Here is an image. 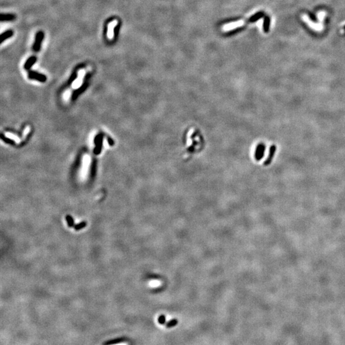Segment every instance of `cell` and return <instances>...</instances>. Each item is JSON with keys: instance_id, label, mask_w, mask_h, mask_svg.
<instances>
[{"instance_id": "6da1fadb", "label": "cell", "mask_w": 345, "mask_h": 345, "mask_svg": "<svg viewBox=\"0 0 345 345\" xmlns=\"http://www.w3.org/2000/svg\"><path fill=\"white\" fill-rule=\"evenodd\" d=\"M265 149L266 146L264 143H259L257 145L255 153V157L256 160L259 161V160L263 159V157H264L265 152Z\"/></svg>"}, {"instance_id": "7a4b0ae2", "label": "cell", "mask_w": 345, "mask_h": 345, "mask_svg": "<svg viewBox=\"0 0 345 345\" xmlns=\"http://www.w3.org/2000/svg\"><path fill=\"white\" fill-rule=\"evenodd\" d=\"M276 150H277V147L276 145L275 144L272 145L269 150L268 156V157H267V159L265 160V161L264 162V164H263L264 166H268L269 164H271L272 160H273V158L274 157L275 153H276Z\"/></svg>"}, {"instance_id": "3957f363", "label": "cell", "mask_w": 345, "mask_h": 345, "mask_svg": "<svg viewBox=\"0 0 345 345\" xmlns=\"http://www.w3.org/2000/svg\"><path fill=\"white\" fill-rule=\"evenodd\" d=\"M118 21L116 20H114L113 21L110 22L108 25V37L109 39H113L114 37V29L116 25H117Z\"/></svg>"}, {"instance_id": "277c9868", "label": "cell", "mask_w": 345, "mask_h": 345, "mask_svg": "<svg viewBox=\"0 0 345 345\" xmlns=\"http://www.w3.org/2000/svg\"><path fill=\"white\" fill-rule=\"evenodd\" d=\"M95 144L96 145V148L94 151L95 154H99L102 145V136H101V135H98V136L95 137Z\"/></svg>"}, {"instance_id": "5b68a950", "label": "cell", "mask_w": 345, "mask_h": 345, "mask_svg": "<svg viewBox=\"0 0 345 345\" xmlns=\"http://www.w3.org/2000/svg\"><path fill=\"white\" fill-rule=\"evenodd\" d=\"M29 77L31 79H37L41 82H45L46 81V77L44 75L40 74L35 72H31L29 74Z\"/></svg>"}, {"instance_id": "8992f818", "label": "cell", "mask_w": 345, "mask_h": 345, "mask_svg": "<svg viewBox=\"0 0 345 345\" xmlns=\"http://www.w3.org/2000/svg\"><path fill=\"white\" fill-rule=\"evenodd\" d=\"M44 37L43 33L42 32H39L37 35V38H36V41H35V44L34 46V50L37 51L39 50L40 47V44L41 42H42V38Z\"/></svg>"}, {"instance_id": "52a82bcc", "label": "cell", "mask_w": 345, "mask_h": 345, "mask_svg": "<svg viewBox=\"0 0 345 345\" xmlns=\"http://www.w3.org/2000/svg\"><path fill=\"white\" fill-rule=\"evenodd\" d=\"M270 18L269 16L267 15L265 17L264 22H263V30L265 32H268L270 28Z\"/></svg>"}, {"instance_id": "ba28073f", "label": "cell", "mask_w": 345, "mask_h": 345, "mask_svg": "<svg viewBox=\"0 0 345 345\" xmlns=\"http://www.w3.org/2000/svg\"><path fill=\"white\" fill-rule=\"evenodd\" d=\"M125 340V338H115L113 339H111V340L106 341L105 343H104V344H117V343H120L121 342H123Z\"/></svg>"}, {"instance_id": "9c48e42d", "label": "cell", "mask_w": 345, "mask_h": 345, "mask_svg": "<svg viewBox=\"0 0 345 345\" xmlns=\"http://www.w3.org/2000/svg\"><path fill=\"white\" fill-rule=\"evenodd\" d=\"M264 15V12H259L258 13H256V14H255L254 15H253L252 17H251L249 20V22H255L256 20H258V19H260L262 17H263Z\"/></svg>"}, {"instance_id": "30bf717a", "label": "cell", "mask_w": 345, "mask_h": 345, "mask_svg": "<svg viewBox=\"0 0 345 345\" xmlns=\"http://www.w3.org/2000/svg\"><path fill=\"white\" fill-rule=\"evenodd\" d=\"M12 35H13V32H12V31H8V32L3 33V34H1V37H0V43L1 44L5 40L7 39L8 38H9L10 37H12Z\"/></svg>"}, {"instance_id": "8fae6325", "label": "cell", "mask_w": 345, "mask_h": 345, "mask_svg": "<svg viewBox=\"0 0 345 345\" xmlns=\"http://www.w3.org/2000/svg\"><path fill=\"white\" fill-rule=\"evenodd\" d=\"M65 219L67 220V224L69 228H72L74 226V220L72 217L70 215H67L65 216Z\"/></svg>"}, {"instance_id": "7c38bea8", "label": "cell", "mask_w": 345, "mask_h": 345, "mask_svg": "<svg viewBox=\"0 0 345 345\" xmlns=\"http://www.w3.org/2000/svg\"><path fill=\"white\" fill-rule=\"evenodd\" d=\"M86 225H87V222L86 221L81 222H79V224L74 226V230L76 231H79L86 227Z\"/></svg>"}, {"instance_id": "4fadbf2b", "label": "cell", "mask_w": 345, "mask_h": 345, "mask_svg": "<svg viewBox=\"0 0 345 345\" xmlns=\"http://www.w3.org/2000/svg\"><path fill=\"white\" fill-rule=\"evenodd\" d=\"M178 322V321L177 320V319H172V320L168 321V322L166 323V328H168V329L173 327H175L177 325Z\"/></svg>"}, {"instance_id": "5bb4252c", "label": "cell", "mask_w": 345, "mask_h": 345, "mask_svg": "<svg viewBox=\"0 0 345 345\" xmlns=\"http://www.w3.org/2000/svg\"><path fill=\"white\" fill-rule=\"evenodd\" d=\"M14 19V16L13 15H10V14H1V21H3V20H12Z\"/></svg>"}, {"instance_id": "9a60e30c", "label": "cell", "mask_w": 345, "mask_h": 345, "mask_svg": "<svg viewBox=\"0 0 345 345\" xmlns=\"http://www.w3.org/2000/svg\"><path fill=\"white\" fill-rule=\"evenodd\" d=\"M35 61H36V58H34V57H33V58H30V59H28V61L26 62V63L25 64V68L26 69H29L30 67L33 65V64L35 63Z\"/></svg>"}, {"instance_id": "2e32d148", "label": "cell", "mask_w": 345, "mask_h": 345, "mask_svg": "<svg viewBox=\"0 0 345 345\" xmlns=\"http://www.w3.org/2000/svg\"><path fill=\"white\" fill-rule=\"evenodd\" d=\"M158 322H159L160 325H164L166 323V317L164 315H160L159 318H158Z\"/></svg>"}, {"instance_id": "e0dca14e", "label": "cell", "mask_w": 345, "mask_h": 345, "mask_svg": "<svg viewBox=\"0 0 345 345\" xmlns=\"http://www.w3.org/2000/svg\"><path fill=\"white\" fill-rule=\"evenodd\" d=\"M309 15L310 19L313 20V21L316 22V20H317V19H316V17L315 16V14H312V13H309Z\"/></svg>"}, {"instance_id": "ac0fdd59", "label": "cell", "mask_w": 345, "mask_h": 345, "mask_svg": "<svg viewBox=\"0 0 345 345\" xmlns=\"http://www.w3.org/2000/svg\"><path fill=\"white\" fill-rule=\"evenodd\" d=\"M108 141H109V143H110V144L111 145V146H112V145L114 144L113 141L111 138H110V137L108 138Z\"/></svg>"}, {"instance_id": "d6986e66", "label": "cell", "mask_w": 345, "mask_h": 345, "mask_svg": "<svg viewBox=\"0 0 345 345\" xmlns=\"http://www.w3.org/2000/svg\"><path fill=\"white\" fill-rule=\"evenodd\" d=\"M344 30H345V26H344Z\"/></svg>"}]
</instances>
